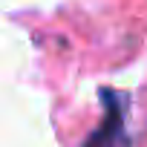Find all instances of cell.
Segmentation results:
<instances>
[{
    "instance_id": "cell-1",
    "label": "cell",
    "mask_w": 147,
    "mask_h": 147,
    "mask_svg": "<svg viewBox=\"0 0 147 147\" xmlns=\"http://www.w3.org/2000/svg\"><path fill=\"white\" fill-rule=\"evenodd\" d=\"M104 95L110 98L107 115L98 124V130L87 138L84 147H127V127H124V113L118 107V98L113 92H104Z\"/></svg>"
}]
</instances>
